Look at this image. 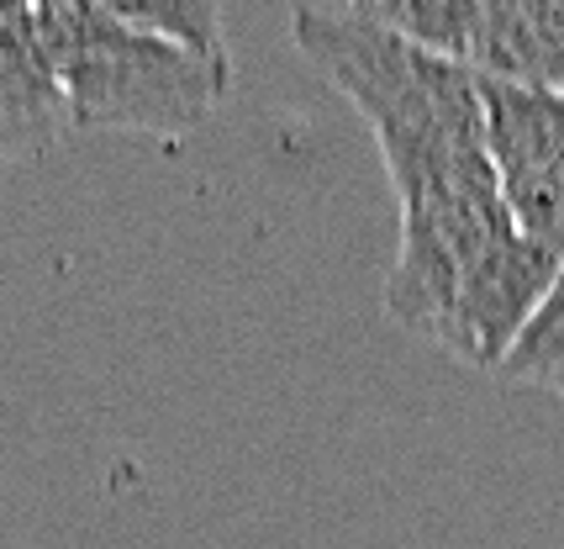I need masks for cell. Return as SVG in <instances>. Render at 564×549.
Instances as JSON below:
<instances>
[{"label": "cell", "instance_id": "5", "mask_svg": "<svg viewBox=\"0 0 564 549\" xmlns=\"http://www.w3.org/2000/svg\"><path fill=\"white\" fill-rule=\"evenodd\" d=\"M69 132V100L48 53L37 49L32 6H22L11 22H0V170L48 153Z\"/></svg>", "mask_w": 564, "mask_h": 549}, {"label": "cell", "instance_id": "2", "mask_svg": "<svg viewBox=\"0 0 564 549\" xmlns=\"http://www.w3.org/2000/svg\"><path fill=\"white\" fill-rule=\"evenodd\" d=\"M32 32L79 132L191 138L232 90V69L127 26L106 0H37Z\"/></svg>", "mask_w": 564, "mask_h": 549}, {"label": "cell", "instance_id": "1", "mask_svg": "<svg viewBox=\"0 0 564 549\" xmlns=\"http://www.w3.org/2000/svg\"><path fill=\"white\" fill-rule=\"evenodd\" d=\"M291 32L375 132L401 206L386 317L433 344L454 286L517 233L486 149L480 79L412 49L359 6H295Z\"/></svg>", "mask_w": 564, "mask_h": 549}, {"label": "cell", "instance_id": "7", "mask_svg": "<svg viewBox=\"0 0 564 549\" xmlns=\"http://www.w3.org/2000/svg\"><path fill=\"white\" fill-rule=\"evenodd\" d=\"M496 380L501 386H560L564 380V265L554 270L507 359L496 365Z\"/></svg>", "mask_w": 564, "mask_h": 549}, {"label": "cell", "instance_id": "3", "mask_svg": "<svg viewBox=\"0 0 564 549\" xmlns=\"http://www.w3.org/2000/svg\"><path fill=\"white\" fill-rule=\"evenodd\" d=\"M554 270H560V259L549 249H539L533 238H522V233L501 238V244L454 286V301H448V312H443L433 344H438L448 359L469 365V370L496 375V365H501L507 349L517 344L522 323L533 317V306L543 301Z\"/></svg>", "mask_w": 564, "mask_h": 549}, {"label": "cell", "instance_id": "8", "mask_svg": "<svg viewBox=\"0 0 564 549\" xmlns=\"http://www.w3.org/2000/svg\"><path fill=\"white\" fill-rule=\"evenodd\" d=\"M22 6H26V0H0V22H11V17H17Z\"/></svg>", "mask_w": 564, "mask_h": 549}, {"label": "cell", "instance_id": "4", "mask_svg": "<svg viewBox=\"0 0 564 549\" xmlns=\"http://www.w3.org/2000/svg\"><path fill=\"white\" fill-rule=\"evenodd\" d=\"M459 69L564 96V0H475Z\"/></svg>", "mask_w": 564, "mask_h": 549}, {"label": "cell", "instance_id": "6", "mask_svg": "<svg viewBox=\"0 0 564 549\" xmlns=\"http://www.w3.org/2000/svg\"><path fill=\"white\" fill-rule=\"evenodd\" d=\"M106 6H111L127 26L148 32V37H164V43L196 53V58L217 64V69H232L217 0H106Z\"/></svg>", "mask_w": 564, "mask_h": 549}, {"label": "cell", "instance_id": "9", "mask_svg": "<svg viewBox=\"0 0 564 549\" xmlns=\"http://www.w3.org/2000/svg\"><path fill=\"white\" fill-rule=\"evenodd\" d=\"M554 391H560V397H564V380H560V386H554Z\"/></svg>", "mask_w": 564, "mask_h": 549}]
</instances>
